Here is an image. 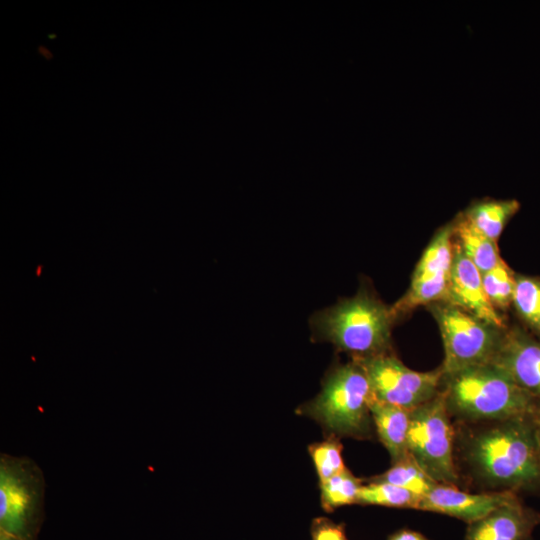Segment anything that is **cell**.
I'll use <instances>...</instances> for the list:
<instances>
[{"label":"cell","mask_w":540,"mask_h":540,"mask_svg":"<svg viewBox=\"0 0 540 540\" xmlns=\"http://www.w3.org/2000/svg\"><path fill=\"white\" fill-rule=\"evenodd\" d=\"M452 222L454 240L482 274L499 263L502 258L496 242L477 231L462 213H459Z\"/></svg>","instance_id":"cell-16"},{"label":"cell","mask_w":540,"mask_h":540,"mask_svg":"<svg viewBox=\"0 0 540 540\" xmlns=\"http://www.w3.org/2000/svg\"><path fill=\"white\" fill-rule=\"evenodd\" d=\"M534 418L488 421L464 443L470 471L496 491H540V455Z\"/></svg>","instance_id":"cell-1"},{"label":"cell","mask_w":540,"mask_h":540,"mask_svg":"<svg viewBox=\"0 0 540 540\" xmlns=\"http://www.w3.org/2000/svg\"><path fill=\"white\" fill-rule=\"evenodd\" d=\"M443 393L410 411L409 455L435 482L456 485L454 429Z\"/></svg>","instance_id":"cell-7"},{"label":"cell","mask_w":540,"mask_h":540,"mask_svg":"<svg viewBox=\"0 0 540 540\" xmlns=\"http://www.w3.org/2000/svg\"><path fill=\"white\" fill-rule=\"evenodd\" d=\"M540 525V512L527 507L520 497L470 523L464 540H531Z\"/></svg>","instance_id":"cell-13"},{"label":"cell","mask_w":540,"mask_h":540,"mask_svg":"<svg viewBox=\"0 0 540 540\" xmlns=\"http://www.w3.org/2000/svg\"><path fill=\"white\" fill-rule=\"evenodd\" d=\"M503 369L520 387L540 399V341L518 326L505 329L490 362Z\"/></svg>","instance_id":"cell-12"},{"label":"cell","mask_w":540,"mask_h":540,"mask_svg":"<svg viewBox=\"0 0 540 540\" xmlns=\"http://www.w3.org/2000/svg\"><path fill=\"white\" fill-rule=\"evenodd\" d=\"M45 479L27 456L0 454V540H37L45 512Z\"/></svg>","instance_id":"cell-4"},{"label":"cell","mask_w":540,"mask_h":540,"mask_svg":"<svg viewBox=\"0 0 540 540\" xmlns=\"http://www.w3.org/2000/svg\"><path fill=\"white\" fill-rule=\"evenodd\" d=\"M357 361L367 374L374 400L379 402L412 410L440 392V367L428 372L415 371L391 351Z\"/></svg>","instance_id":"cell-8"},{"label":"cell","mask_w":540,"mask_h":540,"mask_svg":"<svg viewBox=\"0 0 540 540\" xmlns=\"http://www.w3.org/2000/svg\"><path fill=\"white\" fill-rule=\"evenodd\" d=\"M309 323L317 340L332 343L353 359L391 351V331L395 321L390 306L366 287H361L350 298L315 312Z\"/></svg>","instance_id":"cell-3"},{"label":"cell","mask_w":540,"mask_h":540,"mask_svg":"<svg viewBox=\"0 0 540 540\" xmlns=\"http://www.w3.org/2000/svg\"><path fill=\"white\" fill-rule=\"evenodd\" d=\"M441 392L449 413L463 420H540V399L520 387L493 363L443 376Z\"/></svg>","instance_id":"cell-2"},{"label":"cell","mask_w":540,"mask_h":540,"mask_svg":"<svg viewBox=\"0 0 540 540\" xmlns=\"http://www.w3.org/2000/svg\"><path fill=\"white\" fill-rule=\"evenodd\" d=\"M515 275L503 259L482 274L483 287L490 303L503 315L512 306Z\"/></svg>","instance_id":"cell-20"},{"label":"cell","mask_w":540,"mask_h":540,"mask_svg":"<svg viewBox=\"0 0 540 540\" xmlns=\"http://www.w3.org/2000/svg\"><path fill=\"white\" fill-rule=\"evenodd\" d=\"M321 484L323 508L331 512L337 507L357 503L360 480L346 468Z\"/></svg>","instance_id":"cell-21"},{"label":"cell","mask_w":540,"mask_h":540,"mask_svg":"<svg viewBox=\"0 0 540 540\" xmlns=\"http://www.w3.org/2000/svg\"><path fill=\"white\" fill-rule=\"evenodd\" d=\"M389 540H428L423 535L411 531V530H400L390 536Z\"/></svg>","instance_id":"cell-24"},{"label":"cell","mask_w":540,"mask_h":540,"mask_svg":"<svg viewBox=\"0 0 540 540\" xmlns=\"http://www.w3.org/2000/svg\"><path fill=\"white\" fill-rule=\"evenodd\" d=\"M427 308L442 337L444 360L440 369L443 376L493 360L508 326H494L445 301Z\"/></svg>","instance_id":"cell-6"},{"label":"cell","mask_w":540,"mask_h":540,"mask_svg":"<svg viewBox=\"0 0 540 540\" xmlns=\"http://www.w3.org/2000/svg\"><path fill=\"white\" fill-rule=\"evenodd\" d=\"M518 497L517 492L509 490L469 493L456 485L437 483L422 496L417 509L449 515L470 524Z\"/></svg>","instance_id":"cell-10"},{"label":"cell","mask_w":540,"mask_h":540,"mask_svg":"<svg viewBox=\"0 0 540 540\" xmlns=\"http://www.w3.org/2000/svg\"><path fill=\"white\" fill-rule=\"evenodd\" d=\"M410 411L374 399L370 404V413L379 439L388 450L393 463L409 455L407 436L410 425Z\"/></svg>","instance_id":"cell-14"},{"label":"cell","mask_w":540,"mask_h":540,"mask_svg":"<svg viewBox=\"0 0 540 540\" xmlns=\"http://www.w3.org/2000/svg\"><path fill=\"white\" fill-rule=\"evenodd\" d=\"M374 480L403 487L420 496H424L437 484L410 455L395 462L390 469Z\"/></svg>","instance_id":"cell-19"},{"label":"cell","mask_w":540,"mask_h":540,"mask_svg":"<svg viewBox=\"0 0 540 540\" xmlns=\"http://www.w3.org/2000/svg\"><path fill=\"white\" fill-rule=\"evenodd\" d=\"M373 394L363 366L357 361L335 367L325 378L308 413L327 429L350 436L369 431Z\"/></svg>","instance_id":"cell-5"},{"label":"cell","mask_w":540,"mask_h":540,"mask_svg":"<svg viewBox=\"0 0 540 540\" xmlns=\"http://www.w3.org/2000/svg\"><path fill=\"white\" fill-rule=\"evenodd\" d=\"M453 247L450 221L435 232L415 266L407 291L390 306L395 322L420 306L447 301Z\"/></svg>","instance_id":"cell-9"},{"label":"cell","mask_w":540,"mask_h":540,"mask_svg":"<svg viewBox=\"0 0 540 540\" xmlns=\"http://www.w3.org/2000/svg\"><path fill=\"white\" fill-rule=\"evenodd\" d=\"M536 436H537V444H538V450H539V455H540V422L537 425Z\"/></svg>","instance_id":"cell-25"},{"label":"cell","mask_w":540,"mask_h":540,"mask_svg":"<svg viewBox=\"0 0 540 540\" xmlns=\"http://www.w3.org/2000/svg\"><path fill=\"white\" fill-rule=\"evenodd\" d=\"M446 302L494 326H508L505 316L492 306L485 293L482 273L455 240Z\"/></svg>","instance_id":"cell-11"},{"label":"cell","mask_w":540,"mask_h":540,"mask_svg":"<svg viewBox=\"0 0 540 540\" xmlns=\"http://www.w3.org/2000/svg\"><path fill=\"white\" fill-rule=\"evenodd\" d=\"M512 306L520 320L540 338V278L516 274Z\"/></svg>","instance_id":"cell-17"},{"label":"cell","mask_w":540,"mask_h":540,"mask_svg":"<svg viewBox=\"0 0 540 540\" xmlns=\"http://www.w3.org/2000/svg\"><path fill=\"white\" fill-rule=\"evenodd\" d=\"M320 483L345 469L342 458V445L336 439H328L309 447Z\"/></svg>","instance_id":"cell-22"},{"label":"cell","mask_w":540,"mask_h":540,"mask_svg":"<svg viewBox=\"0 0 540 540\" xmlns=\"http://www.w3.org/2000/svg\"><path fill=\"white\" fill-rule=\"evenodd\" d=\"M311 534L313 540H348L341 525L324 518L313 522Z\"/></svg>","instance_id":"cell-23"},{"label":"cell","mask_w":540,"mask_h":540,"mask_svg":"<svg viewBox=\"0 0 540 540\" xmlns=\"http://www.w3.org/2000/svg\"><path fill=\"white\" fill-rule=\"evenodd\" d=\"M422 496L403 487L374 480L361 486L357 503L417 509Z\"/></svg>","instance_id":"cell-18"},{"label":"cell","mask_w":540,"mask_h":540,"mask_svg":"<svg viewBox=\"0 0 540 540\" xmlns=\"http://www.w3.org/2000/svg\"><path fill=\"white\" fill-rule=\"evenodd\" d=\"M519 209L520 203L515 199H484L472 203L461 213L477 231L497 243Z\"/></svg>","instance_id":"cell-15"}]
</instances>
